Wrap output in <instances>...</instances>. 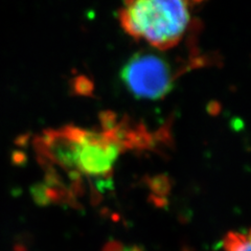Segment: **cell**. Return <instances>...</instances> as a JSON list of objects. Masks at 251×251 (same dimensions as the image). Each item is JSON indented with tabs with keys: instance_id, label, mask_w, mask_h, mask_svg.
Masks as SVG:
<instances>
[{
	"instance_id": "6da1fadb",
	"label": "cell",
	"mask_w": 251,
	"mask_h": 251,
	"mask_svg": "<svg viewBox=\"0 0 251 251\" xmlns=\"http://www.w3.org/2000/svg\"><path fill=\"white\" fill-rule=\"evenodd\" d=\"M134 133L117 128L97 132L67 126L45 131L36 138L35 148L40 158L77 174L108 177L124 150L140 146Z\"/></svg>"
},
{
	"instance_id": "7a4b0ae2",
	"label": "cell",
	"mask_w": 251,
	"mask_h": 251,
	"mask_svg": "<svg viewBox=\"0 0 251 251\" xmlns=\"http://www.w3.org/2000/svg\"><path fill=\"white\" fill-rule=\"evenodd\" d=\"M119 19L129 36L160 50L181 42L192 23L187 0H124Z\"/></svg>"
},
{
	"instance_id": "277c9868",
	"label": "cell",
	"mask_w": 251,
	"mask_h": 251,
	"mask_svg": "<svg viewBox=\"0 0 251 251\" xmlns=\"http://www.w3.org/2000/svg\"><path fill=\"white\" fill-rule=\"evenodd\" d=\"M249 231H229L223 240L225 251H251Z\"/></svg>"
},
{
	"instance_id": "5b68a950",
	"label": "cell",
	"mask_w": 251,
	"mask_h": 251,
	"mask_svg": "<svg viewBox=\"0 0 251 251\" xmlns=\"http://www.w3.org/2000/svg\"><path fill=\"white\" fill-rule=\"evenodd\" d=\"M190 1H193V2L198 3V2H202V1H204V0H190Z\"/></svg>"
},
{
	"instance_id": "3957f363",
	"label": "cell",
	"mask_w": 251,
	"mask_h": 251,
	"mask_svg": "<svg viewBox=\"0 0 251 251\" xmlns=\"http://www.w3.org/2000/svg\"><path fill=\"white\" fill-rule=\"evenodd\" d=\"M121 78L137 99L160 100L173 89L176 74L170 63L152 51L135 53L123 67Z\"/></svg>"
}]
</instances>
